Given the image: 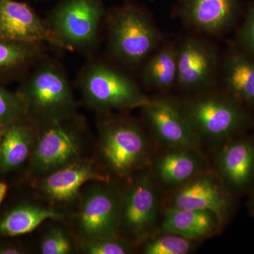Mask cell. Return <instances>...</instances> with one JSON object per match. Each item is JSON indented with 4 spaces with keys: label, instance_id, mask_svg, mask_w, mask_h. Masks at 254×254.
<instances>
[{
    "label": "cell",
    "instance_id": "obj_12",
    "mask_svg": "<svg viewBox=\"0 0 254 254\" xmlns=\"http://www.w3.org/2000/svg\"><path fill=\"white\" fill-rule=\"evenodd\" d=\"M177 84L182 89L200 91L213 84L218 70V53L196 37H187L177 47Z\"/></svg>",
    "mask_w": 254,
    "mask_h": 254
},
{
    "label": "cell",
    "instance_id": "obj_21",
    "mask_svg": "<svg viewBox=\"0 0 254 254\" xmlns=\"http://www.w3.org/2000/svg\"><path fill=\"white\" fill-rule=\"evenodd\" d=\"M63 214L53 207L26 203L10 210L0 220V237L25 235L48 220H60Z\"/></svg>",
    "mask_w": 254,
    "mask_h": 254
},
{
    "label": "cell",
    "instance_id": "obj_16",
    "mask_svg": "<svg viewBox=\"0 0 254 254\" xmlns=\"http://www.w3.org/2000/svg\"><path fill=\"white\" fill-rule=\"evenodd\" d=\"M238 9L239 0H179L177 12L189 27L216 35L231 26Z\"/></svg>",
    "mask_w": 254,
    "mask_h": 254
},
{
    "label": "cell",
    "instance_id": "obj_24",
    "mask_svg": "<svg viewBox=\"0 0 254 254\" xmlns=\"http://www.w3.org/2000/svg\"><path fill=\"white\" fill-rule=\"evenodd\" d=\"M193 241L177 234L161 232L143 242L145 254H187L193 247Z\"/></svg>",
    "mask_w": 254,
    "mask_h": 254
},
{
    "label": "cell",
    "instance_id": "obj_7",
    "mask_svg": "<svg viewBox=\"0 0 254 254\" xmlns=\"http://www.w3.org/2000/svg\"><path fill=\"white\" fill-rule=\"evenodd\" d=\"M105 14L101 0H62L46 21L59 48L86 51L98 43Z\"/></svg>",
    "mask_w": 254,
    "mask_h": 254
},
{
    "label": "cell",
    "instance_id": "obj_19",
    "mask_svg": "<svg viewBox=\"0 0 254 254\" xmlns=\"http://www.w3.org/2000/svg\"><path fill=\"white\" fill-rule=\"evenodd\" d=\"M220 227L218 217L210 210L168 206L164 213L160 231L197 240L215 235Z\"/></svg>",
    "mask_w": 254,
    "mask_h": 254
},
{
    "label": "cell",
    "instance_id": "obj_29",
    "mask_svg": "<svg viewBox=\"0 0 254 254\" xmlns=\"http://www.w3.org/2000/svg\"><path fill=\"white\" fill-rule=\"evenodd\" d=\"M26 253V250L20 246L14 244L0 245V254H21Z\"/></svg>",
    "mask_w": 254,
    "mask_h": 254
},
{
    "label": "cell",
    "instance_id": "obj_22",
    "mask_svg": "<svg viewBox=\"0 0 254 254\" xmlns=\"http://www.w3.org/2000/svg\"><path fill=\"white\" fill-rule=\"evenodd\" d=\"M142 79L157 89H168L177 83V47L168 44L159 49L145 64Z\"/></svg>",
    "mask_w": 254,
    "mask_h": 254
},
{
    "label": "cell",
    "instance_id": "obj_23",
    "mask_svg": "<svg viewBox=\"0 0 254 254\" xmlns=\"http://www.w3.org/2000/svg\"><path fill=\"white\" fill-rule=\"evenodd\" d=\"M41 53L38 43L0 38V76L21 69L39 58Z\"/></svg>",
    "mask_w": 254,
    "mask_h": 254
},
{
    "label": "cell",
    "instance_id": "obj_18",
    "mask_svg": "<svg viewBox=\"0 0 254 254\" xmlns=\"http://www.w3.org/2000/svg\"><path fill=\"white\" fill-rule=\"evenodd\" d=\"M38 123L28 116L5 125L0 141V172L16 170L31 158Z\"/></svg>",
    "mask_w": 254,
    "mask_h": 254
},
{
    "label": "cell",
    "instance_id": "obj_17",
    "mask_svg": "<svg viewBox=\"0 0 254 254\" xmlns=\"http://www.w3.org/2000/svg\"><path fill=\"white\" fill-rule=\"evenodd\" d=\"M152 173L157 182L176 187L209 170L200 150L166 148L155 158Z\"/></svg>",
    "mask_w": 254,
    "mask_h": 254
},
{
    "label": "cell",
    "instance_id": "obj_1",
    "mask_svg": "<svg viewBox=\"0 0 254 254\" xmlns=\"http://www.w3.org/2000/svg\"><path fill=\"white\" fill-rule=\"evenodd\" d=\"M98 154L105 173L119 179L130 178L149 167V140L139 124L112 112L100 113Z\"/></svg>",
    "mask_w": 254,
    "mask_h": 254
},
{
    "label": "cell",
    "instance_id": "obj_6",
    "mask_svg": "<svg viewBox=\"0 0 254 254\" xmlns=\"http://www.w3.org/2000/svg\"><path fill=\"white\" fill-rule=\"evenodd\" d=\"M78 86L86 105L100 113L142 108L150 100L131 78L101 63L88 64Z\"/></svg>",
    "mask_w": 254,
    "mask_h": 254
},
{
    "label": "cell",
    "instance_id": "obj_8",
    "mask_svg": "<svg viewBox=\"0 0 254 254\" xmlns=\"http://www.w3.org/2000/svg\"><path fill=\"white\" fill-rule=\"evenodd\" d=\"M122 193L120 232L133 243H143L153 235L158 220L160 200L151 169L133 175Z\"/></svg>",
    "mask_w": 254,
    "mask_h": 254
},
{
    "label": "cell",
    "instance_id": "obj_31",
    "mask_svg": "<svg viewBox=\"0 0 254 254\" xmlns=\"http://www.w3.org/2000/svg\"><path fill=\"white\" fill-rule=\"evenodd\" d=\"M250 210L251 212H252L254 214V192L253 194H252V198L250 199Z\"/></svg>",
    "mask_w": 254,
    "mask_h": 254
},
{
    "label": "cell",
    "instance_id": "obj_15",
    "mask_svg": "<svg viewBox=\"0 0 254 254\" xmlns=\"http://www.w3.org/2000/svg\"><path fill=\"white\" fill-rule=\"evenodd\" d=\"M214 168L229 191L245 190L254 177V142L249 138L225 142L215 155Z\"/></svg>",
    "mask_w": 254,
    "mask_h": 254
},
{
    "label": "cell",
    "instance_id": "obj_4",
    "mask_svg": "<svg viewBox=\"0 0 254 254\" xmlns=\"http://www.w3.org/2000/svg\"><path fill=\"white\" fill-rule=\"evenodd\" d=\"M28 116L38 123L76 114V103L66 73L54 60L43 59L17 92Z\"/></svg>",
    "mask_w": 254,
    "mask_h": 254
},
{
    "label": "cell",
    "instance_id": "obj_27",
    "mask_svg": "<svg viewBox=\"0 0 254 254\" xmlns=\"http://www.w3.org/2000/svg\"><path fill=\"white\" fill-rule=\"evenodd\" d=\"M72 250L69 235L60 227H55L47 232L41 241V253L43 254H68Z\"/></svg>",
    "mask_w": 254,
    "mask_h": 254
},
{
    "label": "cell",
    "instance_id": "obj_30",
    "mask_svg": "<svg viewBox=\"0 0 254 254\" xmlns=\"http://www.w3.org/2000/svg\"><path fill=\"white\" fill-rule=\"evenodd\" d=\"M7 190V185L4 183V182H0V203H1V202L4 199Z\"/></svg>",
    "mask_w": 254,
    "mask_h": 254
},
{
    "label": "cell",
    "instance_id": "obj_9",
    "mask_svg": "<svg viewBox=\"0 0 254 254\" xmlns=\"http://www.w3.org/2000/svg\"><path fill=\"white\" fill-rule=\"evenodd\" d=\"M122 192L112 181L93 182L82 195L76 217L83 241L120 235Z\"/></svg>",
    "mask_w": 254,
    "mask_h": 254
},
{
    "label": "cell",
    "instance_id": "obj_20",
    "mask_svg": "<svg viewBox=\"0 0 254 254\" xmlns=\"http://www.w3.org/2000/svg\"><path fill=\"white\" fill-rule=\"evenodd\" d=\"M222 81L230 96L254 107V62L240 53H230L222 65Z\"/></svg>",
    "mask_w": 254,
    "mask_h": 254
},
{
    "label": "cell",
    "instance_id": "obj_26",
    "mask_svg": "<svg viewBox=\"0 0 254 254\" xmlns=\"http://www.w3.org/2000/svg\"><path fill=\"white\" fill-rule=\"evenodd\" d=\"M26 116L27 107L17 92L13 93L0 86V125L5 126Z\"/></svg>",
    "mask_w": 254,
    "mask_h": 254
},
{
    "label": "cell",
    "instance_id": "obj_3",
    "mask_svg": "<svg viewBox=\"0 0 254 254\" xmlns=\"http://www.w3.org/2000/svg\"><path fill=\"white\" fill-rule=\"evenodd\" d=\"M87 144L84 120L76 114L38 123L36 142L29 160L30 173L39 178L86 158Z\"/></svg>",
    "mask_w": 254,
    "mask_h": 254
},
{
    "label": "cell",
    "instance_id": "obj_14",
    "mask_svg": "<svg viewBox=\"0 0 254 254\" xmlns=\"http://www.w3.org/2000/svg\"><path fill=\"white\" fill-rule=\"evenodd\" d=\"M0 38L23 43L46 42L59 48L46 20L26 3L0 0Z\"/></svg>",
    "mask_w": 254,
    "mask_h": 254
},
{
    "label": "cell",
    "instance_id": "obj_32",
    "mask_svg": "<svg viewBox=\"0 0 254 254\" xmlns=\"http://www.w3.org/2000/svg\"><path fill=\"white\" fill-rule=\"evenodd\" d=\"M4 126L0 125V141H1V135H2L3 129H4Z\"/></svg>",
    "mask_w": 254,
    "mask_h": 254
},
{
    "label": "cell",
    "instance_id": "obj_11",
    "mask_svg": "<svg viewBox=\"0 0 254 254\" xmlns=\"http://www.w3.org/2000/svg\"><path fill=\"white\" fill-rule=\"evenodd\" d=\"M155 141L165 148L200 150L201 141L182 114L179 103L170 98L150 99L141 108Z\"/></svg>",
    "mask_w": 254,
    "mask_h": 254
},
{
    "label": "cell",
    "instance_id": "obj_13",
    "mask_svg": "<svg viewBox=\"0 0 254 254\" xmlns=\"http://www.w3.org/2000/svg\"><path fill=\"white\" fill-rule=\"evenodd\" d=\"M169 206L213 212L220 225L230 208L229 190L215 173L208 170L175 188Z\"/></svg>",
    "mask_w": 254,
    "mask_h": 254
},
{
    "label": "cell",
    "instance_id": "obj_28",
    "mask_svg": "<svg viewBox=\"0 0 254 254\" xmlns=\"http://www.w3.org/2000/svg\"><path fill=\"white\" fill-rule=\"evenodd\" d=\"M240 40L245 48L254 55V4H251L247 11L240 31Z\"/></svg>",
    "mask_w": 254,
    "mask_h": 254
},
{
    "label": "cell",
    "instance_id": "obj_10",
    "mask_svg": "<svg viewBox=\"0 0 254 254\" xmlns=\"http://www.w3.org/2000/svg\"><path fill=\"white\" fill-rule=\"evenodd\" d=\"M110 178L95 160L84 158L37 178L35 189L50 204L68 205L78 198L86 184L111 181Z\"/></svg>",
    "mask_w": 254,
    "mask_h": 254
},
{
    "label": "cell",
    "instance_id": "obj_5",
    "mask_svg": "<svg viewBox=\"0 0 254 254\" xmlns=\"http://www.w3.org/2000/svg\"><path fill=\"white\" fill-rule=\"evenodd\" d=\"M178 103L200 141L223 144L243 129L249 122L242 105L230 95H201Z\"/></svg>",
    "mask_w": 254,
    "mask_h": 254
},
{
    "label": "cell",
    "instance_id": "obj_2",
    "mask_svg": "<svg viewBox=\"0 0 254 254\" xmlns=\"http://www.w3.org/2000/svg\"><path fill=\"white\" fill-rule=\"evenodd\" d=\"M108 48L114 59L128 67L143 63L158 46L160 32L147 10L127 2L106 12Z\"/></svg>",
    "mask_w": 254,
    "mask_h": 254
},
{
    "label": "cell",
    "instance_id": "obj_25",
    "mask_svg": "<svg viewBox=\"0 0 254 254\" xmlns=\"http://www.w3.org/2000/svg\"><path fill=\"white\" fill-rule=\"evenodd\" d=\"M135 244L120 235L83 241L81 250L88 254H126L133 252Z\"/></svg>",
    "mask_w": 254,
    "mask_h": 254
}]
</instances>
